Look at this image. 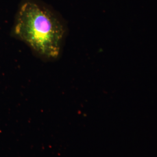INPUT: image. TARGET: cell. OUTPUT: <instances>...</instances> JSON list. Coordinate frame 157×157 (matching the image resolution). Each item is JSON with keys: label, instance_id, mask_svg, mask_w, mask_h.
Segmentation results:
<instances>
[{"label": "cell", "instance_id": "1", "mask_svg": "<svg viewBox=\"0 0 157 157\" xmlns=\"http://www.w3.org/2000/svg\"><path fill=\"white\" fill-rule=\"evenodd\" d=\"M67 32L62 17L52 9L37 0H23L18 6L11 36L40 58L54 61L62 53Z\"/></svg>", "mask_w": 157, "mask_h": 157}]
</instances>
